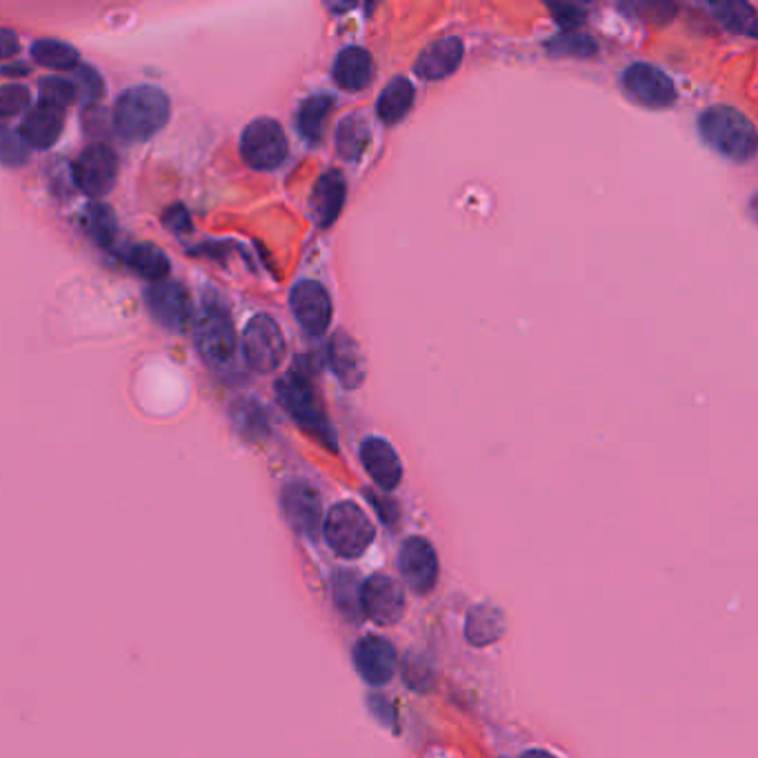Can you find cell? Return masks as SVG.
<instances>
[{
    "mask_svg": "<svg viewBox=\"0 0 758 758\" xmlns=\"http://www.w3.org/2000/svg\"><path fill=\"white\" fill-rule=\"evenodd\" d=\"M127 267L150 283H161L170 273V258L152 243H138L125 254Z\"/></svg>",
    "mask_w": 758,
    "mask_h": 758,
    "instance_id": "obj_23",
    "label": "cell"
},
{
    "mask_svg": "<svg viewBox=\"0 0 758 758\" xmlns=\"http://www.w3.org/2000/svg\"><path fill=\"white\" fill-rule=\"evenodd\" d=\"M19 51V38L10 30H0V58H12Z\"/></svg>",
    "mask_w": 758,
    "mask_h": 758,
    "instance_id": "obj_36",
    "label": "cell"
},
{
    "mask_svg": "<svg viewBox=\"0 0 758 758\" xmlns=\"http://www.w3.org/2000/svg\"><path fill=\"white\" fill-rule=\"evenodd\" d=\"M283 512L290 525L303 534L314 538L320 527V499L318 492L303 480L290 482L283 490Z\"/></svg>",
    "mask_w": 758,
    "mask_h": 758,
    "instance_id": "obj_16",
    "label": "cell"
},
{
    "mask_svg": "<svg viewBox=\"0 0 758 758\" xmlns=\"http://www.w3.org/2000/svg\"><path fill=\"white\" fill-rule=\"evenodd\" d=\"M288 352L283 329L271 316H254L243 334V354L247 365L258 374H271L279 370Z\"/></svg>",
    "mask_w": 758,
    "mask_h": 758,
    "instance_id": "obj_7",
    "label": "cell"
},
{
    "mask_svg": "<svg viewBox=\"0 0 758 758\" xmlns=\"http://www.w3.org/2000/svg\"><path fill=\"white\" fill-rule=\"evenodd\" d=\"M623 88L632 101L652 109H665L676 101V90L669 77L648 62H637L626 69Z\"/></svg>",
    "mask_w": 758,
    "mask_h": 758,
    "instance_id": "obj_11",
    "label": "cell"
},
{
    "mask_svg": "<svg viewBox=\"0 0 758 758\" xmlns=\"http://www.w3.org/2000/svg\"><path fill=\"white\" fill-rule=\"evenodd\" d=\"M549 10H551V14H555L557 23H559L565 32H572V30H574L576 25H581L583 19H585V14H583L579 8H574V5H551Z\"/></svg>",
    "mask_w": 758,
    "mask_h": 758,
    "instance_id": "obj_35",
    "label": "cell"
},
{
    "mask_svg": "<svg viewBox=\"0 0 758 758\" xmlns=\"http://www.w3.org/2000/svg\"><path fill=\"white\" fill-rule=\"evenodd\" d=\"M196 350L200 359L212 368H225L236 357V329L230 314L223 307H205L194 327Z\"/></svg>",
    "mask_w": 758,
    "mask_h": 758,
    "instance_id": "obj_5",
    "label": "cell"
},
{
    "mask_svg": "<svg viewBox=\"0 0 758 758\" xmlns=\"http://www.w3.org/2000/svg\"><path fill=\"white\" fill-rule=\"evenodd\" d=\"M62 127H65V107H58L40 98L38 105L27 109L19 133L30 150H49L58 143Z\"/></svg>",
    "mask_w": 758,
    "mask_h": 758,
    "instance_id": "obj_14",
    "label": "cell"
},
{
    "mask_svg": "<svg viewBox=\"0 0 758 758\" xmlns=\"http://www.w3.org/2000/svg\"><path fill=\"white\" fill-rule=\"evenodd\" d=\"M32 58L49 69H58V72H69V69L79 67V51L62 40L54 38H40L32 45Z\"/></svg>",
    "mask_w": 758,
    "mask_h": 758,
    "instance_id": "obj_26",
    "label": "cell"
},
{
    "mask_svg": "<svg viewBox=\"0 0 758 758\" xmlns=\"http://www.w3.org/2000/svg\"><path fill=\"white\" fill-rule=\"evenodd\" d=\"M85 223H88V232L94 238L96 245L101 247H109L116 238V217L109 210L107 205L103 202H94L88 207L85 212Z\"/></svg>",
    "mask_w": 758,
    "mask_h": 758,
    "instance_id": "obj_29",
    "label": "cell"
},
{
    "mask_svg": "<svg viewBox=\"0 0 758 758\" xmlns=\"http://www.w3.org/2000/svg\"><path fill=\"white\" fill-rule=\"evenodd\" d=\"M74 183L77 187L92 198L107 196L118 178V156L109 145L94 143L83 150V154L77 159L74 167Z\"/></svg>",
    "mask_w": 758,
    "mask_h": 758,
    "instance_id": "obj_8",
    "label": "cell"
},
{
    "mask_svg": "<svg viewBox=\"0 0 758 758\" xmlns=\"http://www.w3.org/2000/svg\"><path fill=\"white\" fill-rule=\"evenodd\" d=\"M547 51L551 56H579V58H587L596 54V43L587 36H579L572 32H565L561 36H557L551 43H547Z\"/></svg>",
    "mask_w": 758,
    "mask_h": 758,
    "instance_id": "obj_32",
    "label": "cell"
},
{
    "mask_svg": "<svg viewBox=\"0 0 758 758\" xmlns=\"http://www.w3.org/2000/svg\"><path fill=\"white\" fill-rule=\"evenodd\" d=\"M701 136L719 154L732 161H749L756 154V129L734 107L716 105L701 116Z\"/></svg>",
    "mask_w": 758,
    "mask_h": 758,
    "instance_id": "obj_2",
    "label": "cell"
},
{
    "mask_svg": "<svg viewBox=\"0 0 758 758\" xmlns=\"http://www.w3.org/2000/svg\"><path fill=\"white\" fill-rule=\"evenodd\" d=\"M463 60V40L445 36L421 51L417 60V74L425 81H443L452 77Z\"/></svg>",
    "mask_w": 758,
    "mask_h": 758,
    "instance_id": "obj_17",
    "label": "cell"
},
{
    "mask_svg": "<svg viewBox=\"0 0 758 758\" xmlns=\"http://www.w3.org/2000/svg\"><path fill=\"white\" fill-rule=\"evenodd\" d=\"M354 665L370 685H385L396 672L398 656L389 641L381 637H363L354 648Z\"/></svg>",
    "mask_w": 758,
    "mask_h": 758,
    "instance_id": "obj_15",
    "label": "cell"
},
{
    "mask_svg": "<svg viewBox=\"0 0 758 758\" xmlns=\"http://www.w3.org/2000/svg\"><path fill=\"white\" fill-rule=\"evenodd\" d=\"M276 398H279V403L290 411V417L299 421L305 430L314 432L327 443H334L318 394L303 372L292 370L283 378H279V383H276Z\"/></svg>",
    "mask_w": 758,
    "mask_h": 758,
    "instance_id": "obj_4",
    "label": "cell"
},
{
    "mask_svg": "<svg viewBox=\"0 0 758 758\" xmlns=\"http://www.w3.org/2000/svg\"><path fill=\"white\" fill-rule=\"evenodd\" d=\"M290 303H292V312L296 320L307 334L320 336L329 329L334 307H331V299L327 290L320 283L316 281L299 283L290 294Z\"/></svg>",
    "mask_w": 758,
    "mask_h": 758,
    "instance_id": "obj_13",
    "label": "cell"
},
{
    "mask_svg": "<svg viewBox=\"0 0 758 758\" xmlns=\"http://www.w3.org/2000/svg\"><path fill=\"white\" fill-rule=\"evenodd\" d=\"M361 460L378 488H398L403 478V465L398 460V454L385 439H368L361 447Z\"/></svg>",
    "mask_w": 758,
    "mask_h": 758,
    "instance_id": "obj_18",
    "label": "cell"
},
{
    "mask_svg": "<svg viewBox=\"0 0 758 758\" xmlns=\"http://www.w3.org/2000/svg\"><path fill=\"white\" fill-rule=\"evenodd\" d=\"M165 219H176V223H172L170 228L174 230V234H185V232H189V217H187V212L183 210V207H174V210H170L167 214H165Z\"/></svg>",
    "mask_w": 758,
    "mask_h": 758,
    "instance_id": "obj_37",
    "label": "cell"
},
{
    "mask_svg": "<svg viewBox=\"0 0 758 758\" xmlns=\"http://www.w3.org/2000/svg\"><path fill=\"white\" fill-rule=\"evenodd\" d=\"M411 105H413V85L407 79L396 77L381 92L376 103V114L385 125H394L409 114Z\"/></svg>",
    "mask_w": 758,
    "mask_h": 758,
    "instance_id": "obj_24",
    "label": "cell"
},
{
    "mask_svg": "<svg viewBox=\"0 0 758 758\" xmlns=\"http://www.w3.org/2000/svg\"><path fill=\"white\" fill-rule=\"evenodd\" d=\"M345 191H348V185H345L340 172L331 170L318 178L312 191V214L320 228H329L338 219L345 202Z\"/></svg>",
    "mask_w": 758,
    "mask_h": 758,
    "instance_id": "obj_20",
    "label": "cell"
},
{
    "mask_svg": "<svg viewBox=\"0 0 758 758\" xmlns=\"http://www.w3.org/2000/svg\"><path fill=\"white\" fill-rule=\"evenodd\" d=\"M374 62L361 47L342 49L334 62V81L345 92H361L372 83Z\"/></svg>",
    "mask_w": 758,
    "mask_h": 758,
    "instance_id": "obj_19",
    "label": "cell"
},
{
    "mask_svg": "<svg viewBox=\"0 0 758 758\" xmlns=\"http://www.w3.org/2000/svg\"><path fill=\"white\" fill-rule=\"evenodd\" d=\"M30 90L23 85H5L0 88V120L14 118L30 109Z\"/></svg>",
    "mask_w": 758,
    "mask_h": 758,
    "instance_id": "obj_33",
    "label": "cell"
},
{
    "mask_svg": "<svg viewBox=\"0 0 758 758\" xmlns=\"http://www.w3.org/2000/svg\"><path fill=\"white\" fill-rule=\"evenodd\" d=\"M331 107H334V101L327 94H314L301 105L299 129L310 143H320L323 129H325V123H327Z\"/></svg>",
    "mask_w": 758,
    "mask_h": 758,
    "instance_id": "obj_27",
    "label": "cell"
},
{
    "mask_svg": "<svg viewBox=\"0 0 758 758\" xmlns=\"http://www.w3.org/2000/svg\"><path fill=\"white\" fill-rule=\"evenodd\" d=\"M288 136L273 118L252 120L241 136V156L243 161L258 172H269L281 167L288 159Z\"/></svg>",
    "mask_w": 758,
    "mask_h": 758,
    "instance_id": "obj_6",
    "label": "cell"
},
{
    "mask_svg": "<svg viewBox=\"0 0 758 758\" xmlns=\"http://www.w3.org/2000/svg\"><path fill=\"white\" fill-rule=\"evenodd\" d=\"M398 570L413 592L428 594L439 579V557L434 547L421 536L407 538L398 551Z\"/></svg>",
    "mask_w": 758,
    "mask_h": 758,
    "instance_id": "obj_10",
    "label": "cell"
},
{
    "mask_svg": "<svg viewBox=\"0 0 758 758\" xmlns=\"http://www.w3.org/2000/svg\"><path fill=\"white\" fill-rule=\"evenodd\" d=\"M521 758H557L555 754H549V751H545V749H529V751H525Z\"/></svg>",
    "mask_w": 758,
    "mask_h": 758,
    "instance_id": "obj_38",
    "label": "cell"
},
{
    "mask_svg": "<svg viewBox=\"0 0 758 758\" xmlns=\"http://www.w3.org/2000/svg\"><path fill=\"white\" fill-rule=\"evenodd\" d=\"M43 88V101L47 103H54L58 107H67L69 103H74L77 98V85L74 83H69V81H62V79H45L40 83Z\"/></svg>",
    "mask_w": 758,
    "mask_h": 758,
    "instance_id": "obj_34",
    "label": "cell"
},
{
    "mask_svg": "<svg viewBox=\"0 0 758 758\" xmlns=\"http://www.w3.org/2000/svg\"><path fill=\"white\" fill-rule=\"evenodd\" d=\"M145 303L150 314L172 331H183L194 316V301L180 283H152L145 290Z\"/></svg>",
    "mask_w": 758,
    "mask_h": 758,
    "instance_id": "obj_12",
    "label": "cell"
},
{
    "mask_svg": "<svg viewBox=\"0 0 758 758\" xmlns=\"http://www.w3.org/2000/svg\"><path fill=\"white\" fill-rule=\"evenodd\" d=\"M370 145V127H368V120L359 114L354 116H348V118H342L340 125H338V131H336V148H338V154L345 159V161H352L357 163L365 150Z\"/></svg>",
    "mask_w": 758,
    "mask_h": 758,
    "instance_id": "obj_25",
    "label": "cell"
},
{
    "mask_svg": "<svg viewBox=\"0 0 758 758\" xmlns=\"http://www.w3.org/2000/svg\"><path fill=\"white\" fill-rule=\"evenodd\" d=\"M374 525L357 503H336L323 523V536L340 559H359L374 540Z\"/></svg>",
    "mask_w": 758,
    "mask_h": 758,
    "instance_id": "obj_3",
    "label": "cell"
},
{
    "mask_svg": "<svg viewBox=\"0 0 758 758\" xmlns=\"http://www.w3.org/2000/svg\"><path fill=\"white\" fill-rule=\"evenodd\" d=\"M361 609L376 626H394L405 614V594L396 579L370 576L361 587Z\"/></svg>",
    "mask_w": 758,
    "mask_h": 758,
    "instance_id": "obj_9",
    "label": "cell"
},
{
    "mask_svg": "<svg viewBox=\"0 0 758 758\" xmlns=\"http://www.w3.org/2000/svg\"><path fill=\"white\" fill-rule=\"evenodd\" d=\"M716 19L736 34H745L749 38L756 36V12L751 5L745 3H721L712 5Z\"/></svg>",
    "mask_w": 758,
    "mask_h": 758,
    "instance_id": "obj_28",
    "label": "cell"
},
{
    "mask_svg": "<svg viewBox=\"0 0 758 758\" xmlns=\"http://www.w3.org/2000/svg\"><path fill=\"white\" fill-rule=\"evenodd\" d=\"M505 632V618L501 609L492 605H478L469 611L465 623V637L471 645L486 648L497 643Z\"/></svg>",
    "mask_w": 758,
    "mask_h": 758,
    "instance_id": "obj_22",
    "label": "cell"
},
{
    "mask_svg": "<svg viewBox=\"0 0 758 758\" xmlns=\"http://www.w3.org/2000/svg\"><path fill=\"white\" fill-rule=\"evenodd\" d=\"M30 159V148L21 138L19 131L10 129L8 125H0V165L5 167H21Z\"/></svg>",
    "mask_w": 758,
    "mask_h": 758,
    "instance_id": "obj_31",
    "label": "cell"
},
{
    "mask_svg": "<svg viewBox=\"0 0 758 758\" xmlns=\"http://www.w3.org/2000/svg\"><path fill=\"white\" fill-rule=\"evenodd\" d=\"M170 120V98L163 90L141 85L127 90L114 105L112 123L123 141L136 145L156 136Z\"/></svg>",
    "mask_w": 758,
    "mask_h": 758,
    "instance_id": "obj_1",
    "label": "cell"
},
{
    "mask_svg": "<svg viewBox=\"0 0 758 758\" xmlns=\"http://www.w3.org/2000/svg\"><path fill=\"white\" fill-rule=\"evenodd\" d=\"M329 361L334 374L345 387H359L365 378V365L359 352V345L348 334H336L329 345Z\"/></svg>",
    "mask_w": 758,
    "mask_h": 758,
    "instance_id": "obj_21",
    "label": "cell"
},
{
    "mask_svg": "<svg viewBox=\"0 0 758 758\" xmlns=\"http://www.w3.org/2000/svg\"><path fill=\"white\" fill-rule=\"evenodd\" d=\"M331 590H334V600L336 605L352 618H357L363 609H361V590L357 585V576L350 572H336L334 581H331Z\"/></svg>",
    "mask_w": 758,
    "mask_h": 758,
    "instance_id": "obj_30",
    "label": "cell"
}]
</instances>
